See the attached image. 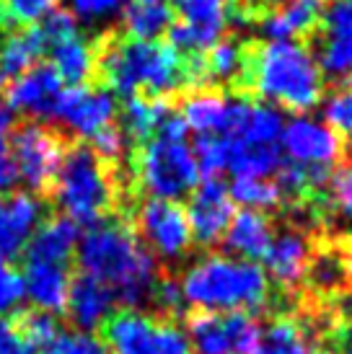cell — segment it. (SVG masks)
Masks as SVG:
<instances>
[{
  "label": "cell",
  "instance_id": "6da1fadb",
  "mask_svg": "<svg viewBox=\"0 0 352 354\" xmlns=\"http://www.w3.org/2000/svg\"><path fill=\"white\" fill-rule=\"evenodd\" d=\"M76 256L80 274L101 282L127 310H137L153 295L158 282L156 256L122 220H101L96 225H88L78 241Z\"/></svg>",
  "mask_w": 352,
  "mask_h": 354
},
{
  "label": "cell",
  "instance_id": "7a4b0ae2",
  "mask_svg": "<svg viewBox=\"0 0 352 354\" xmlns=\"http://www.w3.org/2000/svg\"><path fill=\"white\" fill-rule=\"evenodd\" d=\"M184 303L197 313H259L270 303V279L254 261L205 256L182 277Z\"/></svg>",
  "mask_w": 352,
  "mask_h": 354
},
{
  "label": "cell",
  "instance_id": "3957f363",
  "mask_svg": "<svg viewBox=\"0 0 352 354\" xmlns=\"http://www.w3.org/2000/svg\"><path fill=\"white\" fill-rule=\"evenodd\" d=\"M244 80L274 109L308 111L324 96V73L301 41H267L249 55Z\"/></svg>",
  "mask_w": 352,
  "mask_h": 354
},
{
  "label": "cell",
  "instance_id": "277c9868",
  "mask_svg": "<svg viewBox=\"0 0 352 354\" xmlns=\"http://www.w3.org/2000/svg\"><path fill=\"white\" fill-rule=\"evenodd\" d=\"M101 75L107 80L109 93L137 96L146 91L148 96L164 99L182 86H189L186 59L164 41L117 39L112 41L98 57Z\"/></svg>",
  "mask_w": 352,
  "mask_h": 354
},
{
  "label": "cell",
  "instance_id": "5b68a950",
  "mask_svg": "<svg viewBox=\"0 0 352 354\" xmlns=\"http://www.w3.org/2000/svg\"><path fill=\"white\" fill-rule=\"evenodd\" d=\"M52 197L76 225H96L114 205L117 187L107 163L91 148L76 145L60 160L52 178Z\"/></svg>",
  "mask_w": 352,
  "mask_h": 354
},
{
  "label": "cell",
  "instance_id": "8992f818",
  "mask_svg": "<svg viewBox=\"0 0 352 354\" xmlns=\"http://www.w3.org/2000/svg\"><path fill=\"white\" fill-rule=\"evenodd\" d=\"M135 178L150 199L179 202L192 194L200 181L197 160L184 140L153 138L148 140L135 158Z\"/></svg>",
  "mask_w": 352,
  "mask_h": 354
},
{
  "label": "cell",
  "instance_id": "52a82bcc",
  "mask_svg": "<svg viewBox=\"0 0 352 354\" xmlns=\"http://www.w3.org/2000/svg\"><path fill=\"white\" fill-rule=\"evenodd\" d=\"M109 354H192L184 328L143 310H122L104 326Z\"/></svg>",
  "mask_w": 352,
  "mask_h": 354
},
{
  "label": "cell",
  "instance_id": "ba28073f",
  "mask_svg": "<svg viewBox=\"0 0 352 354\" xmlns=\"http://www.w3.org/2000/svg\"><path fill=\"white\" fill-rule=\"evenodd\" d=\"M6 145H8L10 158L19 168V178L31 189V194L52 187V178H55L60 160L65 156L62 142L52 129L39 124V122L21 124L10 132Z\"/></svg>",
  "mask_w": 352,
  "mask_h": 354
},
{
  "label": "cell",
  "instance_id": "9c48e42d",
  "mask_svg": "<svg viewBox=\"0 0 352 354\" xmlns=\"http://www.w3.org/2000/svg\"><path fill=\"white\" fill-rule=\"evenodd\" d=\"M234 0H174V8L179 13V21L171 24L168 47L179 55H205L228 26Z\"/></svg>",
  "mask_w": 352,
  "mask_h": 354
},
{
  "label": "cell",
  "instance_id": "30bf717a",
  "mask_svg": "<svg viewBox=\"0 0 352 354\" xmlns=\"http://www.w3.org/2000/svg\"><path fill=\"white\" fill-rule=\"evenodd\" d=\"M186 328L192 354H249L262 339L249 313H195Z\"/></svg>",
  "mask_w": 352,
  "mask_h": 354
},
{
  "label": "cell",
  "instance_id": "8fae6325",
  "mask_svg": "<svg viewBox=\"0 0 352 354\" xmlns=\"http://www.w3.org/2000/svg\"><path fill=\"white\" fill-rule=\"evenodd\" d=\"M137 233L150 254L164 261H179L192 246V230L184 207L166 199H146L135 212Z\"/></svg>",
  "mask_w": 352,
  "mask_h": 354
},
{
  "label": "cell",
  "instance_id": "7c38bea8",
  "mask_svg": "<svg viewBox=\"0 0 352 354\" xmlns=\"http://www.w3.org/2000/svg\"><path fill=\"white\" fill-rule=\"evenodd\" d=\"M280 150H283V158H288V163L329 171L334 163H340L344 142L322 119L295 117L285 122L283 135H280Z\"/></svg>",
  "mask_w": 352,
  "mask_h": 354
},
{
  "label": "cell",
  "instance_id": "4fadbf2b",
  "mask_svg": "<svg viewBox=\"0 0 352 354\" xmlns=\"http://www.w3.org/2000/svg\"><path fill=\"white\" fill-rule=\"evenodd\" d=\"M117 99L107 88L91 86H70L60 91L58 101L52 106L49 119L70 129L78 138H96L101 129L114 124L117 119Z\"/></svg>",
  "mask_w": 352,
  "mask_h": 354
},
{
  "label": "cell",
  "instance_id": "5bb4252c",
  "mask_svg": "<svg viewBox=\"0 0 352 354\" xmlns=\"http://www.w3.org/2000/svg\"><path fill=\"white\" fill-rule=\"evenodd\" d=\"M316 62L324 75L352 80V0H329L322 16Z\"/></svg>",
  "mask_w": 352,
  "mask_h": 354
},
{
  "label": "cell",
  "instance_id": "9a60e30c",
  "mask_svg": "<svg viewBox=\"0 0 352 354\" xmlns=\"http://www.w3.org/2000/svg\"><path fill=\"white\" fill-rule=\"evenodd\" d=\"M192 230V241L200 246H215L220 243L228 230L231 217L236 215L228 187L220 178H205L202 184H197L189 207L184 209Z\"/></svg>",
  "mask_w": 352,
  "mask_h": 354
},
{
  "label": "cell",
  "instance_id": "2e32d148",
  "mask_svg": "<svg viewBox=\"0 0 352 354\" xmlns=\"http://www.w3.org/2000/svg\"><path fill=\"white\" fill-rule=\"evenodd\" d=\"M285 119L280 109L259 101L238 99L231 101L228 124L223 129V138L249 145H280Z\"/></svg>",
  "mask_w": 352,
  "mask_h": 354
},
{
  "label": "cell",
  "instance_id": "e0dca14e",
  "mask_svg": "<svg viewBox=\"0 0 352 354\" xmlns=\"http://www.w3.org/2000/svg\"><path fill=\"white\" fill-rule=\"evenodd\" d=\"M62 88L65 86L52 73V68L37 65V68L26 70L10 80L6 104L13 109V114L19 111V114H26L31 119H49L52 106H55Z\"/></svg>",
  "mask_w": 352,
  "mask_h": 354
},
{
  "label": "cell",
  "instance_id": "ac0fdd59",
  "mask_svg": "<svg viewBox=\"0 0 352 354\" xmlns=\"http://www.w3.org/2000/svg\"><path fill=\"white\" fill-rule=\"evenodd\" d=\"M42 215L44 205L31 192L0 197V259H10L26 246L31 233L42 225Z\"/></svg>",
  "mask_w": 352,
  "mask_h": 354
},
{
  "label": "cell",
  "instance_id": "d6986e66",
  "mask_svg": "<svg viewBox=\"0 0 352 354\" xmlns=\"http://www.w3.org/2000/svg\"><path fill=\"white\" fill-rule=\"evenodd\" d=\"M326 0H285L267 10L259 31L267 41H298L322 24Z\"/></svg>",
  "mask_w": 352,
  "mask_h": 354
},
{
  "label": "cell",
  "instance_id": "ffe728a7",
  "mask_svg": "<svg viewBox=\"0 0 352 354\" xmlns=\"http://www.w3.org/2000/svg\"><path fill=\"white\" fill-rule=\"evenodd\" d=\"M311 264V243L298 230H285L272 238L264 254V274L280 287H298Z\"/></svg>",
  "mask_w": 352,
  "mask_h": 354
},
{
  "label": "cell",
  "instance_id": "44dd1931",
  "mask_svg": "<svg viewBox=\"0 0 352 354\" xmlns=\"http://www.w3.org/2000/svg\"><path fill=\"white\" fill-rule=\"evenodd\" d=\"M114 305H117L114 295L101 282L86 274H80L78 279H70L65 310H68L70 321L78 326V331L94 334L96 328L107 326V321L114 315Z\"/></svg>",
  "mask_w": 352,
  "mask_h": 354
},
{
  "label": "cell",
  "instance_id": "7402d4cb",
  "mask_svg": "<svg viewBox=\"0 0 352 354\" xmlns=\"http://www.w3.org/2000/svg\"><path fill=\"white\" fill-rule=\"evenodd\" d=\"M21 279H24V300H29L37 310L49 315L65 310L70 292L68 266L26 261Z\"/></svg>",
  "mask_w": 352,
  "mask_h": 354
},
{
  "label": "cell",
  "instance_id": "603a6c76",
  "mask_svg": "<svg viewBox=\"0 0 352 354\" xmlns=\"http://www.w3.org/2000/svg\"><path fill=\"white\" fill-rule=\"evenodd\" d=\"M272 238L274 230L270 217L264 215V212H254V209H241L228 223V230H225L223 236V246L228 251V256L256 264V259H264Z\"/></svg>",
  "mask_w": 352,
  "mask_h": 354
},
{
  "label": "cell",
  "instance_id": "cb8c5ba5",
  "mask_svg": "<svg viewBox=\"0 0 352 354\" xmlns=\"http://www.w3.org/2000/svg\"><path fill=\"white\" fill-rule=\"evenodd\" d=\"M80 241L78 225L68 217H52L42 223L26 241V261L68 266L70 256L76 254Z\"/></svg>",
  "mask_w": 352,
  "mask_h": 354
},
{
  "label": "cell",
  "instance_id": "d4e9b609",
  "mask_svg": "<svg viewBox=\"0 0 352 354\" xmlns=\"http://www.w3.org/2000/svg\"><path fill=\"white\" fill-rule=\"evenodd\" d=\"M52 52V73L60 78V83L68 86H88L98 68V55L94 44L80 37L78 31L65 39H58L49 44Z\"/></svg>",
  "mask_w": 352,
  "mask_h": 354
},
{
  "label": "cell",
  "instance_id": "484cf974",
  "mask_svg": "<svg viewBox=\"0 0 352 354\" xmlns=\"http://www.w3.org/2000/svg\"><path fill=\"white\" fill-rule=\"evenodd\" d=\"M228 111H231V101L223 93L195 91L184 99L179 117L184 119L186 129L197 132L200 138H210V135H223L228 124Z\"/></svg>",
  "mask_w": 352,
  "mask_h": 354
},
{
  "label": "cell",
  "instance_id": "4316f807",
  "mask_svg": "<svg viewBox=\"0 0 352 354\" xmlns=\"http://www.w3.org/2000/svg\"><path fill=\"white\" fill-rule=\"evenodd\" d=\"M246 65H249V52L241 41L218 39L205 55H200V86L244 80Z\"/></svg>",
  "mask_w": 352,
  "mask_h": 354
},
{
  "label": "cell",
  "instance_id": "83f0119b",
  "mask_svg": "<svg viewBox=\"0 0 352 354\" xmlns=\"http://www.w3.org/2000/svg\"><path fill=\"white\" fill-rule=\"evenodd\" d=\"M122 24L130 39L158 41L171 29L174 10L166 0H130L122 10Z\"/></svg>",
  "mask_w": 352,
  "mask_h": 354
},
{
  "label": "cell",
  "instance_id": "f1b7e54d",
  "mask_svg": "<svg viewBox=\"0 0 352 354\" xmlns=\"http://www.w3.org/2000/svg\"><path fill=\"white\" fill-rule=\"evenodd\" d=\"M168 114H171V106L164 99L130 96L122 106V124H125L122 132H125V138L148 142V140H153V135H158V129L166 122Z\"/></svg>",
  "mask_w": 352,
  "mask_h": 354
},
{
  "label": "cell",
  "instance_id": "f546056e",
  "mask_svg": "<svg viewBox=\"0 0 352 354\" xmlns=\"http://www.w3.org/2000/svg\"><path fill=\"white\" fill-rule=\"evenodd\" d=\"M47 52V39L42 29H24L13 31L8 39L0 44V75H21L26 70L37 68L39 59Z\"/></svg>",
  "mask_w": 352,
  "mask_h": 354
},
{
  "label": "cell",
  "instance_id": "4dcf8cb0",
  "mask_svg": "<svg viewBox=\"0 0 352 354\" xmlns=\"http://www.w3.org/2000/svg\"><path fill=\"white\" fill-rule=\"evenodd\" d=\"M228 194H231L234 205H241L244 209H254V212L272 209L283 202L274 181L270 178H234V184L228 187Z\"/></svg>",
  "mask_w": 352,
  "mask_h": 354
},
{
  "label": "cell",
  "instance_id": "1f68e13d",
  "mask_svg": "<svg viewBox=\"0 0 352 354\" xmlns=\"http://www.w3.org/2000/svg\"><path fill=\"white\" fill-rule=\"evenodd\" d=\"M350 264L344 261L342 256L334 254V251H324V254L313 256L306 274L311 277L313 287L334 292V290H340V287L350 282Z\"/></svg>",
  "mask_w": 352,
  "mask_h": 354
},
{
  "label": "cell",
  "instance_id": "d6a6232c",
  "mask_svg": "<svg viewBox=\"0 0 352 354\" xmlns=\"http://www.w3.org/2000/svg\"><path fill=\"white\" fill-rule=\"evenodd\" d=\"M58 10V0H0V26L39 24Z\"/></svg>",
  "mask_w": 352,
  "mask_h": 354
},
{
  "label": "cell",
  "instance_id": "836d02e7",
  "mask_svg": "<svg viewBox=\"0 0 352 354\" xmlns=\"http://www.w3.org/2000/svg\"><path fill=\"white\" fill-rule=\"evenodd\" d=\"M197 160V171L205 178H218L228 168V148H225L223 135H210V138H197V145L192 148Z\"/></svg>",
  "mask_w": 352,
  "mask_h": 354
},
{
  "label": "cell",
  "instance_id": "e575fe53",
  "mask_svg": "<svg viewBox=\"0 0 352 354\" xmlns=\"http://www.w3.org/2000/svg\"><path fill=\"white\" fill-rule=\"evenodd\" d=\"M324 122L340 135L352 140V80H347L342 88L334 91L324 104Z\"/></svg>",
  "mask_w": 352,
  "mask_h": 354
},
{
  "label": "cell",
  "instance_id": "d590c367",
  "mask_svg": "<svg viewBox=\"0 0 352 354\" xmlns=\"http://www.w3.org/2000/svg\"><path fill=\"white\" fill-rule=\"evenodd\" d=\"M42 354H109L104 339L88 331H60Z\"/></svg>",
  "mask_w": 352,
  "mask_h": 354
},
{
  "label": "cell",
  "instance_id": "8d00e7d4",
  "mask_svg": "<svg viewBox=\"0 0 352 354\" xmlns=\"http://www.w3.org/2000/svg\"><path fill=\"white\" fill-rule=\"evenodd\" d=\"M324 187L334 212L352 223V163L334 168Z\"/></svg>",
  "mask_w": 352,
  "mask_h": 354
},
{
  "label": "cell",
  "instance_id": "74e56055",
  "mask_svg": "<svg viewBox=\"0 0 352 354\" xmlns=\"http://www.w3.org/2000/svg\"><path fill=\"white\" fill-rule=\"evenodd\" d=\"M130 0H70V13L83 24H107L122 16Z\"/></svg>",
  "mask_w": 352,
  "mask_h": 354
},
{
  "label": "cell",
  "instance_id": "f35d334b",
  "mask_svg": "<svg viewBox=\"0 0 352 354\" xmlns=\"http://www.w3.org/2000/svg\"><path fill=\"white\" fill-rule=\"evenodd\" d=\"M19 334H21V339H24V344H29L31 349H34V346L44 349V346L60 334V326H58V321H55V315L34 310V313H29L24 318Z\"/></svg>",
  "mask_w": 352,
  "mask_h": 354
},
{
  "label": "cell",
  "instance_id": "ab89813d",
  "mask_svg": "<svg viewBox=\"0 0 352 354\" xmlns=\"http://www.w3.org/2000/svg\"><path fill=\"white\" fill-rule=\"evenodd\" d=\"M21 303H24V279H21V272H16L6 259H0V318H6L8 313L19 310Z\"/></svg>",
  "mask_w": 352,
  "mask_h": 354
},
{
  "label": "cell",
  "instance_id": "60d3db41",
  "mask_svg": "<svg viewBox=\"0 0 352 354\" xmlns=\"http://www.w3.org/2000/svg\"><path fill=\"white\" fill-rule=\"evenodd\" d=\"M91 150L96 153L101 160H119L127 150V138L119 127H107L101 129L96 138H91Z\"/></svg>",
  "mask_w": 352,
  "mask_h": 354
},
{
  "label": "cell",
  "instance_id": "b9f144b4",
  "mask_svg": "<svg viewBox=\"0 0 352 354\" xmlns=\"http://www.w3.org/2000/svg\"><path fill=\"white\" fill-rule=\"evenodd\" d=\"M150 300L156 303L161 313H182L186 305L184 295H182V285L176 279H158Z\"/></svg>",
  "mask_w": 352,
  "mask_h": 354
},
{
  "label": "cell",
  "instance_id": "7bdbcfd3",
  "mask_svg": "<svg viewBox=\"0 0 352 354\" xmlns=\"http://www.w3.org/2000/svg\"><path fill=\"white\" fill-rule=\"evenodd\" d=\"M76 19H73V13L68 10H55L52 16L44 19V26H42V34H44V39H47V47L52 41L58 39H65L70 34H76Z\"/></svg>",
  "mask_w": 352,
  "mask_h": 354
},
{
  "label": "cell",
  "instance_id": "ee69618b",
  "mask_svg": "<svg viewBox=\"0 0 352 354\" xmlns=\"http://www.w3.org/2000/svg\"><path fill=\"white\" fill-rule=\"evenodd\" d=\"M21 184L19 168L13 163V158L8 153V145H0V194H13V189Z\"/></svg>",
  "mask_w": 352,
  "mask_h": 354
},
{
  "label": "cell",
  "instance_id": "f6af8a7d",
  "mask_svg": "<svg viewBox=\"0 0 352 354\" xmlns=\"http://www.w3.org/2000/svg\"><path fill=\"white\" fill-rule=\"evenodd\" d=\"M24 346L19 328L8 318H0V354H16Z\"/></svg>",
  "mask_w": 352,
  "mask_h": 354
},
{
  "label": "cell",
  "instance_id": "bcb514c9",
  "mask_svg": "<svg viewBox=\"0 0 352 354\" xmlns=\"http://www.w3.org/2000/svg\"><path fill=\"white\" fill-rule=\"evenodd\" d=\"M13 129H16V114H13V109L6 104V99H0V145L8 142Z\"/></svg>",
  "mask_w": 352,
  "mask_h": 354
},
{
  "label": "cell",
  "instance_id": "7dc6e473",
  "mask_svg": "<svg viewBox=\"0 0 352 354\" xmlns=\"http://www.w3.org/2000/svg\"><path fill=\"white\" fill-rule=\"evenodd\" d=\"M290 354H326L324 349H319L316 344H311L308 339H303L301 344H295L293 349H290Z\"/></svg>",
  "mask_w": 352,
  "mask_h": 354
},
{
  "label": "cell",
  "instance_id": "c3c4849f",
  "mask_svg": "<svg viewBox=\"0 0 352 354\" xmlns=\"http://www.w3.org/2000/svg\"><path fill=\"white\" fill-rule=\"evenodd\" d=\"M340 354H352V334H347V342H344V346L340 349Z\"/></svg>",
  "mask_w": 352,
  "mask_h": 354
},
{
  "label": "cell",
  "instance_id": "681fc988",
  "mask_svg": "<svg viewBox=\"0 0 352 354\" xmlns=\"http://www.w3.org/2000/svg\"><path fill=\"white\" fill-rule=\"evenodd\" d=\"M256 3H262V6H280V3H285V0H256Z\"/></svg>",
  "mask_w": 352,
  "mask_h": 354
},
{
  "label": "cell",
  "instance_id": "f907efd6",
  "mask_svg": "<svg viewBox=\"0 0 352 354\" xmlns=\"http://www.w3.org/2000/svg\"><path fill=\"white\" fill-rule=\"evenodd\" d=\"M16 354H34V349H31L29 344H24V346H21V349H19V352H16Z\"/></svg>",
  "mask_w": 352,
  "mask_h": 354
},
{
  "label": "cell",
  "instance_id": "816d5d0a",
  "mask_svg": "<svg viewBox=\"0 0 352 354\" xmlns=\"http://www.w3.org/2000/svg\"><path fill=\"white\" fill-rule=\"evenodd\" d=\"M350 313H352V300H350Z\"/></svg>",
  "mask_w": 352,
  "mask_h": 354
},
{
  "label": "cell",
  "instance_id": "f5cc1de1",
  "mask_svg": "<svg viewBox=\"0 0 352 354\" xmlns=\"http://www.w3.org/2000/svg\"><path fill=\"white\" fill-rule=\"evenodd\" d=\"M350 269H352V261H350Z\"/></svg>",
  "mask_w": 352,
  "mask_h": 354
}]
</instances>
